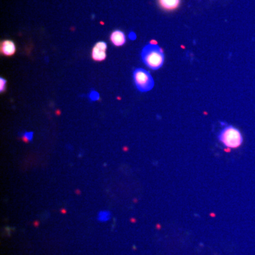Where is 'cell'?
<instances>
[{
	"mask_svg": "<svg viewBox=\"0 0 255 255\" xmlns=\"http://www.w3.org/2000/svg\"><path fill=\"white\" fill-rule=\"evenodd\" d=\"M141 58L146 66L152 70H158L164 64L163 50L157 43H148L142 48Z\"/></svg>",
	"mask_w": 255,
	"mask_h": 255,
	"instance_id": "6da1fadb",
	"label": "cell"
},
{
	"mask_svg": "<svg viewBox=\"0 0 255 255\" xmlns=\"http://www.w3.org/2000/svg\"><path fill=\"white\" fill-rule=\"evenodd\" d=\"M219 140L225 147L235 149L238 148L243 144V137L238 128L233 126H226L220 132Z\"/></svg>",
	"mask_w": 255,
	"mask_h": 255,
	"instance_id": "7a4b0ae2",
	"label": "cell"
},
{
	"mask_svg": "<svg viewBox=\"0 0 255 255\" xmlns=\"http://www.w3.org/2000/svg\"><path fill=\"white\" fill-rule=\"evenodd\" d=\"M134 82L137 90L140 92H146L150 91L155 86V82L152 75L147 70L142 68H137L134 70Z\"/></svg>",
	"mask_w": 255,
	"mask_h": 255,
	"instance_id": "3957f363",
	"label": "cell"
},
{
	"mask_svg": "<svg viewBox=\"0 0 255 255\" xmlns=\"http://www.w3.org/2000/svg\"><path fill=\"white\" fill-rule=\"evenodd\" d=\"M160 7L166 11H174L180 5L181 0H158Z\"/></svg>",
	"mask_w": 255,
	"mask_h": 255,
	"instance_id": "277c9868",
	"label": "cell"
},
{
	"mask_svg": "<svg viewBox=\"0 0 255 255\" xmlns=\"http://www.w3.org/2000/svg\"><path fill=\"white\" fill-rule=\"evenodd\" d=\"M111 41L116 46H122L125 44L127 38H126L124 32L117 30V31H114L111 35Z\"/></svg>",
	"mask_w": 255,
	"mask_h": 255,
	"instance_id": "5b68a950",
	"label": "cell"
},
{
	"mask_svg": "<svg viewBox=\"0 0 255 255\" xmlns=\"http://www.w3.org/2000/svg\"><path fill=\"white\" fill-rule=\"evenodd\" d=\"M1 53L6 56H11L14 55L16 51V46H15L14 42L11 41H4L1 43Z\"/></svg>",
	"mask_w": 255,
	"mask_h": 255,
	"instance_id": "8992f818",
	"label": "cell"
},
{
	"mask_svg": "<svg viewBox=\"0 0 255 255\" xmlns=\"http://www.w3.org/2000/svg\"><path fill=\"white\" fill-rule=\"evenodd\" d=\"M92 58L96 61H102L105 60L107 54H106V50L101 49L98 47L96 46L92 50Z\"/></svg>",
	"mask_w": 255,
	"mask_h": 255,
	"instance_id": "52a82bcc",
	"label": "cell"
},
{
	"mask_svg": "<svg viewBox=\"0 0 255 255\" xmlns=\"http://www.w3.org/2000/svg\"><path fill=\"white\" fill-rule=\"evenodd\" d=\"M97 221L101 223L108 222L112 219V214L108 210H102L97 216Z\"/></svg>",
	"mask_w": 255,
	"mask_h": 255,
	"instance_id": "ba28073f",
	"label": "cell"
},
{
	"mask_svg": "<svg viewBox=\"0 0 255 255\" xmlns=\"http://www.w3.org/2000/svg\"><path fill=\"white\" fill-rule=\"evenodd\" d=\"M21 137L25 141L31 142L33 140V132H24L21 134Z\"/></svg>",
	"mask_w": 255,
	"mask_h": 255,
	"instance_id": "9c48e42d",
	"label": "cell"
},
{
	"mask_svg": "<svg viewBox=\"0 0 255 255\" xmlns=\"http://www.w3.org/2000/svg\"><path fill=\"white\" fill-rule=\"evenodd\" d=\"M90 100L95 102V101H97L100 99V95H99L98 92L92 91L91 93H90Z\"/></svg>",
	"mask_w": 255,
	"mask_h": 255,
	"instance_id": "30bf717a",
	"label": "cell"
},
{
	"mask_svg": "<svg viewBox=\"0 0 255 255\" xmlns=\"http://www.w3.org/2000/svg\"><path fill=\"white\" fill-rule=\"evenodd\" d=\"M5 87H6V80L4 78H0V92H4Z\"/></svg>",
	"mask_w": 255,
	"mask_h": 255,
	"instance_id": "8fae6325",
	"label": "cell"
},
{
	"mask_svg": "<svg viewBox=\"0 0 255 255\" xmlns=\"http://www.w3.org/2000/svg\"><path fill=\"white\" fill-rule=\"evenodd\" d=\"M96 46L98 47V48H101V49L105 50H107V43L103 41L98 42V43L96 44Z\"/></svg>",
	"mask_w": 255,
	"mask_h": 255,
	"instance_id": "7c38bea8",
	"label": "cell"
},
{
	"mask_svg": "<svg viewBox=\"0 0 255 255\" xmlns=\"http://www.w3.org/2000/svg\"><path fill=\"white\" fill-rule=\"evenodd\" d=\"M128 38H130V40H135L136 39V35L134 32H130L128 35Z\"/></svg>",
	"mask_w": 255,
	"mask_h": 255,
	"instance_id": "4fadbf2b",
	"label": "cell"
}]
</instances>
